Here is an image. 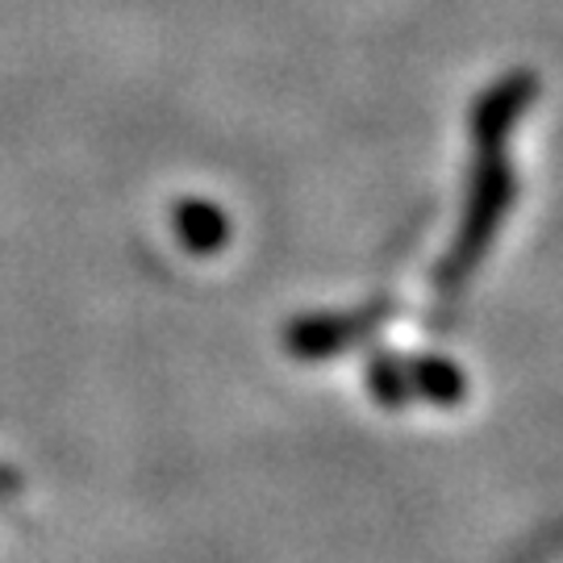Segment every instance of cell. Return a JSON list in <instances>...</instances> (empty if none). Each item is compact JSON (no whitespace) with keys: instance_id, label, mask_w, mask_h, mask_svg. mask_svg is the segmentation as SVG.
<instances>
[{"instance_id":"obj_2","label":"cell","mask_w":563,"mask_h":563,"mask_svg":"<svg viewBox=\"0 0 563 563\" xmlns=\"http://www.w3.org/2000/svg\"><path fill=\"white\" fill-rule=\"evenodd\" d=\"M530 97H534V80H530L526 71L497 84V88L476 104V118H472L476 139H481L484 146H497V142L505 139V130L522 118V109L530 104Z\"/></svg>"},{"instance_id":"obj_1","label":"cell","mask_w":563,"mask_h":563,"mask_svg":"<svg viewBox=\"0 0 563 563\" xmlns=\"http://www.w3.org/2000/svg\"><path fill=\"white\" fill-rule=\"evenodd\" d=\"M509 192H514V180H509V172H505L497 159L484 163V176L476 184V201H472V213H467V225H463L460 234V251H455V260L446 267L443 284H455L476 263V255L484 251V242L493 234V225L501 222L505 205H509Z\"/></svg>"},{"instance_id":"obj_3","label":"cell","mask_w":563,"mask_h":563,"mask_svg":"<svg viewBox=\"0 0 563 563\" xmlns=\"http://www.w3.org/2000/svg\"><path fill=\"white\" fill-rule=\"evenodd\" d=\"M418 372H422V376H418V384H422L434 401H455V397L463 393L460 372H455V367H446V363H422Z\"/></svg>"}]
</instances>
